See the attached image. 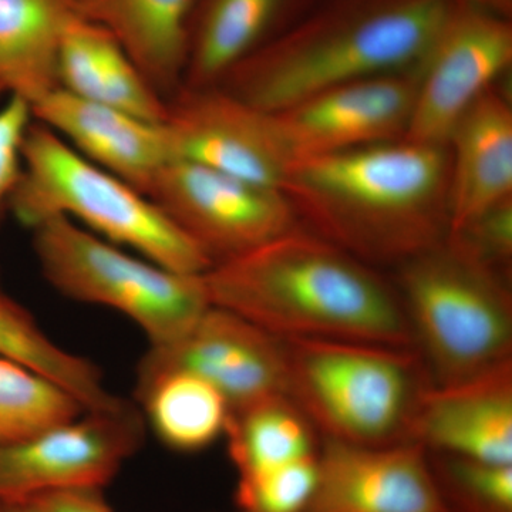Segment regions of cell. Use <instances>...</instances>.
<instances>
[{
	"label": "cell",
	"instance_id": "cell-1",
	"mask_svg": "<svg viewBox=\"0 0 512 512\" xmlns=\"http://www.w3.org/2000/svg\"><path fill=\"white\" fill-rule=\"evenodd\" d=\"M282 192L313 234L367 265L400 266L450 228V151L399 138L296 161Z\"/></svg>",
	"mask_w": 512,
	"mask_h": 512
},
{
	"label": "cell",
	"instance_id": "cell-2",
	"mask_svg": "<svg viewBox=\"0 0 512 512\" xmlns=\"http://www.w3.org/2000/svg\"><path fill=\"white\" fill-rule=\"evenodd\" d=\"M211 305L282 339L414 348L399 292L370 265L301 227L202 274Z\"/></svg>",
	"mask_w": 512,
	"mask_h": 512
},
{
	"label": "cell",
	"instance_id": "cell-3",
	"mask_svg": "<svg viewBox=\"0 0 512 512\" xmlns=\"http://www.w3.org/2000/svg\"><path fill=\"white\" fill-rule=\"evenodd\" d=\"M454 0H318L217 87L278 113L340 84L412 69Z\"/></svg>",
	"mask_w": 512,
	"mask_h": 512
},
{
	"label": "cell",
	"instance_id": "cell-4",
	"mask_svg": "<svg viewBox=\"0 0 512 512\" xmlns=\"http://www.w3.org/2000/svg\"><path fill=\"white\" fill-rule=\"evenodd\" d=\"M9 214L30 229L49 218H69L181 274L202 275L212 266L147 195L84 158L36 120L23 141L22 171Z\"/></svg>",
	"mask_w": 512,
	"mask_h": 512
},
{
	"label": "cell",
	"instance_id": "cell-5",
	"mask_svg": "<svg viewBox=\"0 0 512 512\" xmlns=\"http://www.w3.org/2000/svg\"><path fill=\"white\" fill-rule=\"evenodd\" d=\"M285 340L289 397L322 439L409 443L417 403L431 384L419 352L356 340Z\"/></svg>",
	"mask_w": 512,
	"mask_h": 512
},
{
	"label": "cell",
	"instance_id": "cell-6",
	"mask_svg": "<svg viewBox=\"0 0 512 512\" xmlns=\"http://www.w3.org/2000/svg\"><path fill=\"white\" fill-rule=\"evenodd\" d=\"M397 292L434 386L466 382L512 360L507 279L446 241L399 266Z\"/></svg>",
	"mask_w": 512,
	"mask_h": 512
},
{
	"label": "cell",
	"instance_id": "cell-7",
	"mask_svg": "<svg viewBox=\"0 0 512 512\" xmlns=\"http://www.w3.org/2000/svg\"><path fill=\"white\" fill-rule=\"evenodd\" d=\"M32 231L40 271L57 292L123 313L150 346L180 339L211 306L202 275L131 254L69 218H49Z\"/></svg>",
	"mask_w": 512,
	"mask_h": 512
},
{
	"label": "cell",
	"instance_id": "cell-8",
	"mask_svg": "<svg viewBox=\"0 0 512 512\" xmlns=\"http://www.w3.org/2000/svg\"><path fill=\"white\" fill-rule=\"evenodd\" d=\"M148 198L207 255L212 266L247 255L299 227L281 190L191 161L165 165Z\"/></svg>",
	"mask_w": 512,
	"mask_h": 512
},
{
	"label": "cell",
	"instance_id": "cell-9",
	"mask_svg": "<svg viewBox=\"0 0 512 512\" xmlns=\"http://www.w3.org/2000/svg\"><path fill=\"white\" fill-rule=\"evenodd\" d=\"M140 407L84 412L0 447V501L26 503L67 490H103L144 443Z\"/></svg>",
	"mask_w": 512,
	"mask_h": 512
},
{
	"label": "cell",
	"instance_id": "cell-10",
	"mask_svg": "<svg viewBox=\"0 0 512 512\" xmlns=\"http://www.w3.org/2000/svg\"><path fill=\"white\" fill-rule=\"evenodd\" d=\"M511 63V19L473 0H454L417 63L419 87L403 138L447 146L458 120Z\"/></svg>",
	"mask_w": 512,
	"mask_h": 512
},
{
	"label": "cell",
	"instance_id": "cell-11",
	"mask_svg": "<svg viewBox=\"0 0 512 512\" xmlns=\"http://www.w3.org/2000/svg\"><path fill=\"white\" fill-rule=\"evenodd\" d=\"M165 133L174 160L191 161L281 190L298 161L278 114L221 87H181L167 101Z\"/></svg>",
	"mask_w": 512,
	"mask_h": 512
},
{
	"label": "cell",
	"instance_id": "cell-12",
	"mask_svg": "<svg viewBox=\"0 0 512 512\" xmlns=\"http://www.w3.org/2000/svg\"><path fill=\"white\" fill-rule=\"evenodd\" d=\"M165 370L207 380L231 412L271 397H289L286 340L214 305L180 339L150 346L138 363L137 379Z\"/></svg>",
	"mask_w": 512,
	"mask_h": 512
},
{
	"label": "cell",
	"instance_id": "cell-13",
	"mask_svg": "<svg viewBox=\"0 0 512 512\" xmlns=\"http://www.w3.org/2000/svg\"><path fill=\"white\" fill-rule=\"evenodd\" d=\"M417 87L416 64L323 90L276 114L299 161L403 138Z\"/></svg>",
	"mask_w": 512,
	"mask_h": 512
},
{
	"label": "cell",
	"instance_id": "cell-14",
	"mask_svg": "<svg viewBox=\"0 0 512 512\" xmlns=\"http://www.w3.org/2000/svg\"><path fill=\"white\" fill-rule=\"evenodd\" d=\"M305 512H448L419 444L369 447L322 439Z\"/></svg>",
	"mask_w": 512,
	"mask_h": 512
},
{
	"label": "cell",
	"instance_id": "cell-15",
	"mask_svg": "<svg viewBox=\"0 0 512 512\" xmlns=\"http://www.w3.org/2000/svg\"><path fill=\"white\" fill-rule=\"evenodd\" d=\"M409 443L429 453L512 464V360L421 393Z\"/></svg>",
	"mask_w": 512,
	"mask_h": 512
},
{
	"label": "cell",
	"instance_id": "cell-16",
	"mask_svg": "<svg viewBox=\"0 0 512 512\" xmlns=\"http://www.w3.org/2000/svg\"><path fill=\"white\" fill-rule=\"evenodd\" d=\"M33 119L103 170L147 195L174 160L164 124L53 90L32 106Z\"/></svg>",
	"mask_w": 512,
	"mask_h": 512
},
{
	"label": "cell",
	"instance_id": "cell-17",
	"mask_svg": "<svg viewBox=\"0 0 512 512\" xmlns=\"http://www.w3.org/2000/svg\"><path fill=\"white\" fill-rule=\"evenodd\" d=\"M447 147L450 234L512 197V109L507 96L495 86L481 94L454 126Z\"/></svg>",
	"mask_w": 512,
	"mask_h": 512
},
{
	"label": "cell",
	"instance_id": "cell-18",
	"mask_svg": "<svg viewBox=\"0 0 512 512\" xmlns=\"http://www.w3.org/2000/svg\"><path fill=\"white\" fill-rule=\"evenodd\" d=\"M318 0H195L183 87H214Z\"/></svg>",
	"mask_w": 512,
	"mask_h": 512
},
{
	"label": "cell",
	"instance_id": "cell-19",
	"mask_svg": "<svg viewBox=\"0 0 512 512\" xmlns=\"http://www.w3.org/2000/svg\"><path fill=\"white\" fill-rule=\"evenodd\" d=\"M57 89L163 124L167 103L151 87L120 43L89 19L64 33L57 55Z\"/></svg>",
	"mask_w": 512,
	"mask_h": 512
},
{
	"label": "cell",
	"instance_id": "cell-20",
	"mask_svg": "<svg viewBox=\"0 0 512 512\" xmlns=\"http://www.w3.org/2000/svg\"><path fill=\"white\" fill-rule=\"evenodd\" d=\"M195 0H83L167 103L183 87Z\"/></svg>",
	"mask_w": 512,
	"mask_h": 512
},
{
	"label": "cell",
	"instance_id": "cell-21",
	"mask_svg": "<svg viewBox=\"0 0 512 512\" xmlns=\"http://www.w3.org/2000/svg\"><path fill=\"white\" fill-rule=\"evenodd\" d=\"M84 16L83 0H0V86L30 106L57 89L64 33Z\"/></svg>",
	"mask_w": 512,
	"mask_h": 512
},
{
	"label": "cell",
	"instance_id": "cell-22",
	"mask_svg": "<svg viewBox=\"0 0 512 512\" xmlns=\"http://www.w3.org/2000/svg\"><path fill=\"white\" fill-rule=\"evenodd\" d=\"M136 399L158 440L197 453L224 436L231 407L212 384L184 370L138 377Z\"/></svg>",
	"mask_w": 512,
	"mask_h": 512
},
{
	"label": "cell",
	"instance_id": "cell-23",
	"mask_svg": "<svg viewBox=\"0 0 512 512\" xmlns=\"http://www.w3.org/2000/svg\"><path fill=\"white\" fill-rule=\"evenodd\" d=\"M316 431L291 397L276 396L231 412L224 436L238 477H245L315 456Z\"/></svg>",
	"mask_w": 512,
	"mask_h": 512
},
{
	"label": "cell",
	"instance_id": "cell-24",
	"mask_svg": "<svg viewBox=\"0 0 512 512\" xmlns=\"http://www.w3.org/2000/svg\"><path fill=\"white\" fill-rule=\"evenodd\" d=\"M0 355L32 367L73 394L86 412L119 407L124 399L106 389L99 367L86 357L60 348L13 298L0 274Z\"/></svg>",
	"mask_w": 512,
	"mask_h": 512
},
{
	"label": "cell",
	"instance_id": "cell-25",
	"mask_svg": "<svg viewBox=\"0 0 512 512\" xmlns=\"http://www.w3.org/2000/svg\"><path fill=\"white\" fill-rule=\"evenodd\" d=\"M86 412L60 384L18 360L0 355V447Z\"/></svg>",
	"mask_w": 512,
	"mask_h": 512
},
{
	"label": "cell",
	"instance_id": "cell-26",
	"mask_svg": "<svg viewBox=\"0 0 512 512\" xmlns=\"http://www.w3.org/2000/svg\"><path fill=\"white\" fill-rule=\"evenodd\" d=\"M448 512H512V464L429 453Z\"/></svg>",
	"mask_w": 512,
	"mask_h": 512
},
{
	"label": "cell",
	"instance_id": "cell-27",
	"mask_svg": "<svg viewBox=\"0 0 512 512\" xmlns=\"http://www.w3.org/2000/svg\"><path fill=\"white\" fill-rule=\"evenodd\" d=\"M319 453L265 473L238 477L235 501L242 512H305L318 484Z\"/></svg>",
	"mask_w": 512,
	"mask_h": 512
},
{
	"label": "cell",
	"instance_id": "cell-28",
	"mask_svg": "<svg viewBox=\"0 0 512 512\" xmlns=\"http://www.w3.org/2000/svg\"><path fill=\"white\" fill-rule=\"evenodd\" d=\"M446 244L507 279L512 262V197L451 231Z\"/></svg>",
	"mask_w": 512,
	"mask_h": 512
},
{
	"label": "cell",
	"instance_id": "cell-29",
	"mask_svg": "<svg viewBox=\"0 0 512 512\" xmlns=\"http://www.w3.org/2000/svg\"><path fill=\"white\" fill-rule=\"evenodd\" d=\"M33 120L28 101L9 96L0 86V227L9 214L10 197L22 171L23 141Z\"/></svg>",
	"mask_w": 512,
	"mask_h": 512
},
{
	"label": "cell",
	"instance_id": "cell-30",
	"mask_svg": "<svg viewBox=\"0 0 512 512\" xmlns=\"http://www.w3.org/2000/svg\"><path fill=\"white\" fill-rule=\"evenodd\" d=\"M32 512H113L101 490H67L39 495L25 503Z\"/></svg>",
	"mask_w": 512,
	"mask_h": 512
},
{
	"label": "cell",
	"instance_id": "cell-31",
	"mask_svg": "<svg viewBox=\"0 0 512 512\" xmlns=\"http://www.w3.org/2000/svg\"><path fill=\"white\" fill-rule=\"evenodd\" d=\"M478 5L484 6V8L494 10V12L500 13L505 18H510L512 15V0H473Z\"/></svg>",
	"mask_w": 512,
	"mask_h": 512
},
{
	"label": "cell",
	"instance_id": "cell-32",
	"mask_svg": "<svg viewBox=\"0 0 512 512\" xmlns=\"http://www.w3.org/2000/svg\"><path fill=\"white\" fill-rule=\"evenodd\" d=\"M0 512H32L25 503H6L0 501Z\"/></svg>",
	"mask_w": 512,
	"mask_h": 512
},
{
	"label": "cell",
	"instance_id": "cell-33",
	"mask_svg": "<svg viewBox=\"0 0 512 512\" xmlns=\"http://www.w3.org/2000/svg\"><path fill=\"white\" fill-rule=\"evenodd\" d=\"M239 512H242V511H239Z\"/></svg>",
	"mask_w": 512,
	"mask_h": 512
}]
</instances>
